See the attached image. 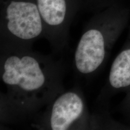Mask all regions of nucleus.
<instances>
[{
	"mask_svg": "<svg viewBox=\"0 0 130 130\" xmlns=\"http://www.w3.org/2000/svg\"><path fill=\"white\" fill-rule=\"evenodd\" d=\"M63 66L32 48L0 49V118L11 124L35 118L64 92Z\"/></svg>",
	"mask_w": 130,
	"mask_h": 130,
	"instance_id": "nucleus-1",
	"label": "nucleus"
},
{
	"mask_svg": "<svg viewBox=\"0 0 130 130\" xmlns=\"http://www.w3.org/2000/svg\"><path fill=\"white\" fill-rule=\"evenodd\" d=\"M129 11L118 3L95 13L85 26L74 53L76 74L90 77L101 69L125 28Z\"/></svg>",
	"mask_w": 130,
	"mask_h": 130,
	"instance_id": "nucleus-2",
	"label": "nucleus"
},
{
	"mask_svg": "<svg viewBox=\"0 0 130 130\" xmlns=\"http://www.w3.org/2000/svg\"><path fill=\"white\" fill-rule=\"evenodd\" d=\"M34 118L31 126L40 130L105 129L110 122L104 113H90L78 87L60 94Z\"/></svg>",
	"mask_w": 130,
	"mask_h": 130,
	"instance_id": "nucleus-3",
	"label": "nucleus"
},
{
	"mask_svg": "<svg viewBox=\"0 0 130 130\" xmlns=\"http://www.w3.org/2000/svg\"><path fill=\"white\" fill-rule=\"evenodd\" d=\"M0 49L32 48L44 37L36 0H0Z\"/></svg>",
	"mask_w": 130,
	"mask_h": 130,
	"instance_id": "nucleus-4",
	"label": "nucleus"
},
{
	"mask_svg": "<svg viewBox=\"0 0 130 130\" xmlns=\"http://www.w3.org/2000/svg\"><path fill=\"white\" fill-rule=\"evenodd\" d=\"M45 29L44 38L54 51L60 52L67 46L70 26L77 12L79 0H36Z\"/></svg>",
	"mask_w": 130,
	"mask_h": 130,
	"instance_id": "nucleus-5",
	"label": "nucleus"
},
{
	"mask_svg": "<svg viewBox=\"0 0 130 130\" xmlns=\"http://www.w3.org/2000/svg\"><path fill=\"white\" fill-rule=\"evenodd\" d=\"M130 86V29L125 43L111 63L108 79L97 101L104 102L111 96L125 92Z\"/></svg>",
	"mask_w": 130,
	"mask_h": 130,
	"instance_id": "nucleus-6",
	"label": "nucleus"
},
{
	"mask_svg": "<svg viewBox=\"0 0 130 130\" xmlns=\"http://www.w3.org/2000/svg\"><path fill=\"white\" fill-rule=\"evenodd\" d=\"M80 10L99 12L118 3L117 0H79Z\"/></svg>",
	"mask_w": 130,
	"mask_h": 130,
	"instance_id": "nucleus-7",
	"label": "nucleus"
},
{
	"mask_svg": "<svg viewBox=\"0 0 130 130\" xmlns=\"http://www.w3.org/2000/svg\"><path fill=\"white\" fill-rule=\"evenodd\" d=\"M125 96L120 104V110L130 121V86L125 92Z\"/></svg>",
	"mask_w": 130,
	"mask_h": 130,
	"instance_id": "nucleus-8",
	"label": "nucleus"
}]
</instances>
